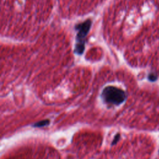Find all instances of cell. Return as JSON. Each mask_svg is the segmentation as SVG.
Masks as SVG:
<instances>
[{"label":"cell","instance_id":"6da1fadb","mask_svg":"<svg viewBox=\"0 0 159 159\" xmlns=\"http://www.w3.org/2000/svg\"><path fill=\"white\" fill-rule=\"evenodd\" d=\"M101 98L107 104L119 106L126 99L127 94L120 88L113 86H107L103 89Z\"/></svg>","mask_w":159,"mask_h":159},{"label":"cell","instance_id":"7a4b0ae2","mask_svg":"<svg viewBox=\"0 0 159 159\" xmlns=\"http://www.w3.org/2000/svg\"><path fill=\"white\" fill-rule=\"evenodd\" d=\"M92 24L91 19H87L85 21L77 24L75 26V29L78 30L76 35V41L80 43H84V39L88 35Z\"/></svg>","mask_w":159,"mask_h":159},{"label":"cell","instance_id":"3957f363","mask_svg":"<svg viewBox=\"0 0 159 159\" xmlns=\"http://www.w3.org/2000/svg\"><path fill=\"white\" fill-rule=\"evenodd\" d=\"M85 48V45H84V43H80V42H77L75 45V50L74 52L75 53H76L77 55H81L83 53L84 50Z\"/></svg>","mask_w":159,"mask_h":159},{"label":"cell","instance_id":"277c9868","mask_svg":"<svg viewBox=\"0 0 159 159\" xmlns=\"http://www.w3.org/2000/svg\"><path fill=\"white\" fill-rule=\"evenodd\" d=\"M50 124V120L48 119H45V120H42L40 121H39L36 123H35L33 125V127H42L43 126L48 125Z\"/></svg>","mask_w":159,"mask_h":159},{"label":"cell","instance_id":"5b68a950","mask_svg":"<svg viewBox=\"0 0 159 159\" xmlns=\"http://www.w3.org/2000/svg\"><path fill=\"white\" fill-rule=\"evenodd\" d=\"M120 137V134H119V133L115 135V137H114V138L113 140L112 141V143H111V145H113L116 144V143H117V142L119 140Z\"/></svg>","mask_w":159,"mask_h":159},{"label":"cell","instance_id":"8992f818","mask_svg":"<svg viewBox=\"0 0 159 159\" xmlns=\"http://www.w3.org/2000/svg\"><path fill=\"white\" fill-rule=\"evenodd\" d=\"M148 78L150 81H154L157 79V76L156 75H155L153 73H150L148 75Z\"/></svg>","mask_w":159,"mask_h":159}]
</instances>
